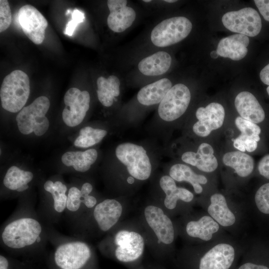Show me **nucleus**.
<instances>
[{
    "label": "nucleus",
    "instance_id": "f257e3e1",
    "mask_svg": "<svg viewBox=\"0 0 269 269\" xmlns=\"http://www.w3.org/2000/svg\"><path fill=\"white\" fill-rule=\"evenodd\" d=\"M30 94L28 75L20 70H15L3 79L0 90L1 105L5 110L15 113L20 111Z\"/></svg>",
    "mask_w": 269,
    "mask_h": 269
},
{
    "label": "nucleus",
    "instance_id": "f03ea898",
    "mask_svg": "<svg viewBox=\"0 0 269 269\" xmlns=\"http://www.w3.org/2000/svg\"><path fill=\"white\" fill-rule=\"evenodd\" d=\"M50 101L45 96L37 98L29 105L24 107L16 117L17 128L23 134L34 133L38 136L46 133L49 127V122L46 117Z\"/></svg>",
    "mask_w": 269,
    "mask_h": 269
},
{
    "label": "nucleus",
    "instance_id": "7ed1b4c3",
    "mask_svg": "<svg viewBox=\"0 0 269 269\" xmlns=\"http://www.w3.org/2000/svg\"><path fill=\"white\" fill-rule=\"evenodd\" d=\"M42 231L35 219L22 218L7 224L1 235L3 243L12 249H20L35 243Z\"/></svg>",
    "mask_w": 269,
    "mask_h": 269
},
{
    "label": "nucleus",
    "instance_id": "20e7f679",
    "mask_svg": "<svg viewBox=\"0 0 269 269\" xmlns=\"http://www.w3.org/2000/svg\"><path fill=\"white\" fill-rule=\"evenodd\" d=\"M115 153L117 158L127 167L129 173L134 178L144 180L149 177L151 165L142 146L124 142L117 146Z\"/></svg>",
    "mask_w": 269,
    "mask_h": 269
},
{
    "label": "nucleus",
    "instance_id": "39448f33",
    "mask_svg": "<svg viewBox=\"0 0 269 269\" xmlns=\"http://www.w3.org/2000/svg\"><path fill=\"white\" fill-rule=\"evenodd\" d=\"M192 28L191 22L186 17L176 16L167 18L153 28L150 39L157 47L168 46L185 38Z\"/></svg>",
    "mask_w": 269,
    "mask_h": 269
},
{
    "label": "nucleus",
    "instance_id": "423d86ee",
    "mask_svg": "<svg viewBox=\"0 0 269 269\" xmlns=\"http://www.w3.org/2000/svg\"><path fill=\"white\" fill-rule=\"evenodd\" d=\"M222 21L224 26L231 31L254 37L262 29V20L258 11L248 7L224 14Z\"/></svg>",
    "mask_w": 269,
    "mask_h": 269
},
{
    "label": "nucleus",
    "instance_id": "0eeeda50",
    "mask_svg": "<svg viewBox=\"0 0 269 269\" xmlns=\"http://www.w3.org/2000/svg\"><path fill=\"white\" fill-rule=\"evenodd\" d=\"M190 100V92L186 85L180 83L174 85L159 103L160 118L166 122L177 119L185 112Z\"/></svg>",
    "mask_w": 269,
    "mask_h": 269
},
{
    "label": "nucleus",
    "instance_id": "6e6552de",
    "mask_svg": "<svg viewBox=\"0 0 269 269\" xmlns=\"http://www.w3.org/2000/svg\"><path fill=\"white\" fill-rule=\"evenodd\" d=\"M64 102L65 106L62 113L64 123L70 127L78 126L84 120L90 107L89 92L71 88L66 92Z\"/></svg>",
    "mask_w": 269,
    "mask_h": 269
},
{
    "label": "nucleus",
    "instance_id": "1a4fd4ad",
    "mask_svg": "<svg viewBox=\"0 0 269 269\" xmlns=\"http://www.w3.org/2000/svg\"><path fill=\"white\" fill-rule=\"evenodd\" d=\"M91 252L85 243L75 241L59 246L54 254L56 264L62 269H80L91 257Z\"/></svg>",
    "mask_w": 269,
    "mask_h": 269
},
{
    "label": "nucleus",
    "instance_id": "9d476101",
    "mask_svg": "<svg viewBox=\"0 0 269 269\" xmlns=\"http://www.w3.org/2000/svg\"><path fill=\"white\" fill-rule=\"evenodd\" d=\"M17 18L24 33L34 44H41L44 38L48 22L34 6H22L18 10Z\"/></svg>",
    "mask_w": 269,
    "mask_h": 269
},
{
    "label": "nucleus",
    "instance_id": "9b49d317",
    "mask_svg": "<svg viewBox=\"0 0 269 269\" xmlns=\"http://www.w3.org/2000/svg\"><path fill=\"white\" fill-rule=\"evenodd\" d=\"M115 243L117 246L115 256L120 262L128 263L135 261L143 253V238L135 232L120 231L115 236Z\"/></svg>",
    "mask_w": 269,
    "mask_h": 269
},
{
    "label": "nucleus",
    "instance_id": "f8f14e48",
    "mask_svg": "<svg viewBox=\"0 0 269 269\" xmlns=\"http://www.w3.org/2000/svg\"><path fill=\"white\" fill-rule=\"evenodd\" d=\"M225 115L223 106L218 103H211L205 108L199 107L196 112L198 121L193 126L194 133L201 137L208 136L212 131L221 127Z\"/></svg>",
    "mask_w": 269,
    "mask_h": 269
},
{
    "label": "nucleus",
    "instance_id": "ddd939ff",
    "mask_svg": "<svg viewBox=\"0 0 269 269\" xmlns=\"http://www.w3.org/2000/svg\"><path fill=\"white\" fill-rule=\"evenodd\" d=\"M144 213L148 225L157 238L158 243L171 244L174 237L173 226L163 210L155 206L149 205L145 207Z\"/></svg>",
    "mask_w": 269,
    "mask_h": 269
},
{
    "label": "nucleus",
    "instance_id": "4468645a",
    "mask_svg": "<svg viewBox=\"0 0 269 269\" xmlns=\"http://www.w3.org/2000/svg\"><path fill=\"white\" fill-rule=\"evenodd\" d=\"M235 257L233 247L221 243L213 247L201 259L199 269H229Z\"/></svg>",
    "mask_w": 269,
    "mask_h": 269
},
{
    "label": "nucleus",
    "instance_id": "2eb2a0df",
    "mask_svg": "<svg viewBox=\"0 0 269 269\" xmlns=\"http://www.w3.org/2000/svg\"><path fill=\"white\" fill-rule=\"evenodd\" d=\"M122 210L119 202L113 199H107L96 206L93 215L99 228L103 231H107L118 222Z\"/></svg>",
    "mask_w": 269,
    "mask_h": 269
},
{
    "label": "nucleus",
    "instance_id": "dca6fc26",
    "mask_svg": "<svg viewBox=\"0 0 269 269\" xmlns=\"http://www.w3.org/2000/svg\"><path fill=\"white\" fill-rule=\"evenodd\" d=\"M235 108L242 118L258 124L265 118L264 109L252 93L243 91L239 93L235 99Z\"/></svg>",
    "mask_w": 269,
    "mask_h": 269
},
{
    "label": "nucleus",
    "instance_id": "f3484780",
    "mask_svg": "<svg viewBox=\"0 0 269 269\" xmlns=\"http://www.w3.org/2000/svg\"><path fill=\"white\" fill-rule=\"evenodd\" d=\"M183 161L196 166L200 170L211 172L218 167V161L214 155L212 146L207 143H202L198 147L197 152L187 151L181 156Z\"/></svg>",
    "mask_w": 269,
    "mask_h": 269
},
{
    "label": "nucleus",
    "instance_id": "a211bd4d",
    "mask_svg": "<svg viewBox=\"0 0 269 269\" xmlns=\"http://www.w3.org/2000/svg\"><path fill=\"white\" fill-rule=\"evenodd\" d=\"M249 42V38L246 35L233 34L220 40L216 51L221 57L240 60L247 55Z\"/></svg>",
    "mask_w": 269,
    "mask_h": 269
},
{
    "label": "nucleus",
    "instance_id": "6ab92c4d",
    "mask_svg": "<svg viewBox=\"0 0 269 269\" xmlns=\"http://www.w3.org/2000/svg\"><path fill=\"white\" fill-rule=\"evenodd\" d=\"M172 87L169 79H161L143 87L137 94V99L139 103L144 106L160 103Z\"/></svg>",
    "mask_w": 269,
    "mask_h": 269
},
{
    "label": "nucleus",
    "instance_id": "aec40b11",
    "mask_svg": "<svg viewBox=\"0 0 269 269\" xmlns=\"http://www.w3.org/2000/svg\"><path fill=\"white\" fill-rule=\"evenodd\" d=\"M170 55L165 51H158L142 59L138 64L139 71L143 75L154 76L166 73L171 63Z\"/></svg>",
    "mask_w": 269,
    "mask_h": 269
},
{
    "label": "nucleus",
    "instance_id": "412c9836",
    "mask_svg": "<svg viewBox=\"0 0 269 269\" xmlns=\"http://www.w3.org/2000/svg\"><path fill=\"white\" fill-rule=\"evenodd\" d=\"M159 184L165 194L164 205L168 209L175 208L178 200L189 202L193 198V194L190 191L184 188L177 187L175 180L170 176L161 177Z\"/></svg>",
    "mask_w": 269,
    "mask_h": 269
},
{
    "label": "nucleus",
    "instance_id": "4be33fe9",
    "mask_svg": "<svg viewBox=\"0 0 269 269\" xmlns=\"http://www.w3.org/2000/svg\"><path fill=\"white\" fill-rule=\"evenodd\" d=\"M98 157V152L91 148L85 151H69L64 153L61 156L63 164L69 167L72 166L78 172H85L90 169Z\"/></svg>",
    "mask_w": 269,
    "mask_h": 269
},
{
    "label": "nucleus",
    "instance_id": "5701e85b",
    "mask_svg": "<svg viewBox=\"0 0 269 269\" xmlns=\"http://www.w3.org/2000/svg\"><path fill=\"white\" fill-rule=\"evenodd\" d=\"M208 213L218 223L224 227L232 226L235 222V216L229 209L225 197L216 193L210 198Z\"/></svg>",
    "mask_w": 269,
    "mask_h": 269
},
{
    "label": "nucleus",
    "instance_id": "b1692460",
    "mask_svg": "<svg viewBox=\"0 0 269 269\" xmlns=\"http://www.w3.org/2000/svg\"><path fill=\"white\" fill-rule=\"evenodd\" d=\"M97 85L99 101L104 106H111L115 98L120 95L119 79L115 75H111L107 78L100 76L97 79Z\"/></svg>",
    "mask_w": 269,
    "mask_h": 269
},
{
    "label": "nucleus",
    "instance_id": "393cba45",
    "mask_svg": "<svg viewBox=\"0 0 269 269\" xmlns=\"http://www.w3.org/2000/svg\"><path fill=\"white\" fill-rule=\"evenodd\" d=\"M224 164L235 170L241 177H247L253 171L254 160L252 156L240 151L225 153L222 158Z\"/></svg>",
    "mask_w": 269,
    "mask_h": 269
},
{
    "label": "nucleus",
    "instance_id": "a878e982",
    "mask_svg": "<svg viewBox=\"0 0 269 269\" xmlns=\"http://www.w3.org/2000/svg\"><path fill=\"white\" fill-rule=\"evenodd\" d=\"M219 229L218 223L208 216H203L198 221H190L186 227V232L189 236L206 241L211 240L213 234Z\"/></svg>",
    "mask_w": 269,
    "mask_h": 269
},
{
    "label": "nucleus",
    "instance_id": "bb28decb",
    "mask_svg": "<svg viewBox=\"0 0 269 269\" xmlns=\"http://www.w3.org/2000/svg\"><path fill=\"white\" fill-rule=\"evenodd\" d=\"M169 173V176L174 180L190 183L197 194H200L202 192L203 188L200 184H205L207 182V179L205 176L197 174L190 167L183 164H176L172 165Z\"/></svg>",
    "mask_w": 269,
    "mask_h": 269
},
{
    "label": "nucleus",
    "instance_id": "cd10ccee",
    "mask_svg": "<svg viewBox=\"0 0 269 269\" xmlns=\"http://www.w3.org/2000/svg\"><path fill=\"white\" fill-rule=\"evenodd\" d=\"M136 17L134 10L130 6L110 11L107 18V24L114 32L120 33L129 28Z\"/></svg>",
    "mask_w": 269,
    "mask_h": 269
},
{
    "label": "nucleus",
    "instance_id": "c85d7f7f",
    "mask_svg": "<svg viewBox=\"0 0 269 269\" xmlns=\"http://www.w3.org/2000/svg\"><path fill=\"white\" fill-rule=\"evenodd\" d=\"M33 178V174L31 172L24 171L13 165L7 170L3 180V183L8 189L20 192L29 188L28 183Z\"/></svg>",
    "mask_w": 269,
    "mask_h": 269
},
{
    "label": "nucleus",
    "instance_id": "c756f323",
    "mask_svg": "<svg viewBox=\"0 0 269 269\" xmlns=\"http://www.w3.org/2000/svg\"><path fill=\"white\" fill-rule=\"evenodd\" d=\"M106 130L94 129L87 126L82 128L79 131V135L75 139L74 144L75 146L87 148L99 143L107 135Z\"/></svg>",
    "mask_w": 269,
    "mask_h": 269
},
{
    "label": "nucleus",
    "instance_id": "7c9ffc66",
    "mask_svg": "<svg viewBox=\"0 0 269 269\" xmlns=\"http://www.w3.org/2000/svg\"><path fill=\"white\" fill-rule=\"evenodd\" d=\"M44 188L46 191L52 194L55 211L59 213L62 212L66 207L67 196L66 195V185L59 181L54 183L51 180H47L44 184Z\"/></svg>",
    "mask_w": 269,
    "mask_h": 269
},
{
    "label": "nucleus",
    "instance_id": "2f4dec72",
    "mask_svg": "<svg viewBox=\"0 0 269 269\" xmlns=\"http://www.w3.org/2000/svg\"><path fill=\"white\" fill-rule=\"evenodd\" d=\"M260 140V136H250L243 134H240L233 142L234 147L239 151L244 152H253L256 149L258 146V142Z\"/></svg>",
    "mask_w": 269,
    "mask_h": 269
},
{
    "label": "nucleus",
    "instance_id": "473e14b6",
    "mask_svg": "<svg viewBox=\"0 0 269 269\" xmlns=\"http://www.w3.org/2000/svg\"><path fill=\"white\" fill-rule=\"evenodd\" d=\"M255 200L258 209L262 213L269 214V183L259 188L256 193Z\"/></svg>",
    "mask_w": 269,
    "mask_h": 269
},
{
    "label": "nucleus",
    "instance_id": "72a5a7b5",
    "mask_svg": "<svg viewBox=\"0 0 269 269\" xmlns=\"http://www.w3.org/2000/svg\"><path fill=\"white\" fill-rule=\"evenodd\" d=\"M235 123L237 128L241 131L242 134L250 136H257L261 133V130L259 126L241 117L236 118Z\"/></svg>",
    "mask_w": 269,
    "mask_h": 269
},
{
    "label": "nucleus",
    "instance_id": "f704fd0d",
    "mask_svg": "<svg viewBox=\"0 0 269 269\" xmlns=\"http://www.w3.org/2000/svg\"><path fill=\"white\" fill-rule=\"evenodd\" d=\"M11 22V13L8 1L0 0V32L7 29Z\"/></svg>",
    "mask_w": 269,
    "mask_h": 269
},
{
    "label": "nucleus",
    "instance_id": "c9c22d12",
    "mask_svg": "<svg viewBox=\"0 0 269 269\" xmlns=\"http://www.w3.org/2000/svg\"><path fill=\"white\" fill-rule=\"evenodd\" d=\"M82 203L81 190L76 187H72L68 191L66 208L72 212L77 211Z\"/></svg>",
    "mask_w": 269,
    "mask_h": 269
},
{
    "label": "nucleus",
    "instance_id": "e433bc0d",
    "mask_svg": "<svg viewBox=\"0 0 269 269\" xmlns=\"http://www.w3.org/2000/svg\"><path fill=\"white\" fill-rule=\"evenodd\" d=\"M72 19L66 25L64 34L69 36H72L77 25L82 22L84 19V13L77 9L73 10L71 13Z\"/></svg>",
    "mask_w": 269,
    "mask_h": 269
},
{
    "label": "nucleus",
    "instance_id": "4c0bfd02",
    "mask_svg": "<svg viewBox=\"0 0 269 269\" xmlns=\"http://www.w3.org/2000/svg\"><path fill=\"white\" fill-rule=\"evenodd\" d=\"M258 169L262 176L269 179V154L264 156L260 160Z\"/></svg>",
    "mask_w": 269,
    "mask_h": 269
},
{
    "label": "nucleus",
    "instance_id": "58836bf2",
    "mask_svg": "<svg viewBox=\"0 0 269 269\" xmlns=\"http://www.w3.org/2000/svg\"><path fill=\"white\" fill-rule=\"evenodd\" d=\"M254 2L264 19L269 21V0H255Z\"/></svg>",
    "mask_w": 269,
    "mask_h": 269
},
{
    "label": "nucleus",
    "instance_id": "ea45409f",
    "mask_svg": "<svg viewBox=\"0 0 269 269\" xmlns=\"http://www.w3.org/2000/svg\"><path fill=\"white\" fill-rule=\"evenodd\" d=\"M126 0H108L107 5L110 11L120 9L127 6Z\"/></svg>",
    "mask_w": 269,
    "mask_h": 269
},
{
    "label": "nucleus",
    "instance_id": "a19ab883",
    "mask_svg": "<svg viewBox=\"0 0 269 269\" xmlns=\"http://www.w3.org/2000/svg\"><path fill=\"white\" fill-rule=\"evenodd\" d=\"M260 77L261 81L269 86L267 88V91L269 95V63L261 70Z\"/></svg>",
    "mask_w": 269,
    "mask_h": 269
},
{
    "label": "nucleus",
    "instance_id": "79ce46f5",
    "mask_svg": "<svg viewBox=\"0 0 269 269\" xmlns=\"http://www.w3.org/2000/svg\"><path fill=\"white\" fill-rule=\"evenodd\" d=\"M82 203L87 207L90 208L95 206L97 203V200L95 197L88 195L82 199Z\"/></svg>",
    "mask_w": 269,
    "mask_h": 269
},
{
    "label": "nucleus",
    "instance_id": "37998d69",
    "mask_svg": "<svg viewBox=\"0 0 269 269\" xmlns=\"http://www.w3.org/2000/svg\"><path fill=\"white\" fill-rule=\"evenodd\" d=\"M92 190L93 186L90 183L88 182L84 183L80 190L82 198L89 195V194L92 192Z\"/></svg>",
    "mask_w": 269,
    "mask_h": 269
},
{
    "label": "nucleus",
    "instance_id": "c03bdc74",
    "mask_svg": "<svg viewBox=\"0 0 269 269\" xmlns=\"http://www.w3.org/2000/svg\"><path fill=\"white\" fill-rule=\"evenodd\" d=\"M238 269H269L266 266L247 263L242 265Z\"/></svg>",
    "mask_w": 269,
    "mask_h": 269
},
{
    "label": "nucleus",
    "instance_id": "a18cd8bd",
    "mask_svg": "<svg viewBox=\"0 0 269 269\" xmlns=\"http://www.w3.org/2000/svg\"><path fill=\"white\" fill-rule=\"evenodd\" d=\"M8 263L7 259L2 255L0 256V269H7Z\"/></svg>",
    "mask_w": 269,
    "mask_h": 269
},
{
    "label": "nucleus",
    "instance_id": "49530a36",
    "mask_svg": "<svg viewBox=\"0 0 269 269\" xmlns=\"http://www.w3.org/2000/svg\"><path fill=\"white\" fill-rule=\"evenodd\" d=\"M210 56L212 58L215 59L217 58L219 55L217 53V51H212L210 53Z\"/></svg>",
    "mask_w": 269,
    "mask_h": 269
},
{
    "label": "nucleus",
    "instance_id": "de8ad7c7",
    "mask_svg": "<svg viewBox=\"0 0 269 269\" xmlns=\"http://www.w3.org/2000/svg\"><path fill=\"white\" fill-rule=\"evenodd\" d=\"M134 178L133 176H130L127 179V182L129 184H133L134 181Z\"/></svg>",
    "mask_w": 269,
    "mask_h": 269
},
{
    "label": "nucleus",
    "instance_id": "09e8293b",
    "mask_svg": "<svg viewBox=\"0 0 269 269\" xmlns=\"http://www.w3.org/2000/svg\"><path fill=\"white\" fill-rule=\"evenodd\" d=\"M72 12H71V10L70 9H67L66 13H65V14L66 15H68L70 13H71Z\"/></svg>",
    "mask_w": 269,
    "mask_h": 269
},
{
    "label": "nucleus",
    "instance_id": "8fccbe9b",
    "mask_svg": "<svg viewBox=\"0 0 269 269\" xmlns=\"http://www.w3.org/2000/svg\"><path fill=\"white\" fill-rule=\"evenodd\" d=\"M176 1L177 0H164V1L167 2H169V3L174 2Z\"/></svg>",
    "mask_w": 269,
    "mask_h": 269
},
{
    "label": "nucleus",
    "instance_id": "3c124183",
    "mask_svg": "<svg viewBox=\"0 0 269 269\" xmlns=\"http://www.w3.org/2000/svg\"><path fill=\"white\" fill-rule=\"evenodd\" d=\"M40 240H41L40 237V236H39L38 238L37 239L36 242H37L38 243V242H39L40 241Z\"/></svg>",
    "mask_w": 269,
    "mask_h": 269
},
{
    "label": "nucleus",
    "instance_id": "603ef678",
    "mask_svg": "<svg viewBox=\"0 0 269 269\" xmlns=\"http://www.w3.org/2000/svg\"><path fill=\"white\" fill-rule=\"evenodd\" d=\"M143 1L145 2H150L151 0H143Z\"/></svg>",
    "mask_w": 269,
    "mask_h": 269
}]
</instances>
